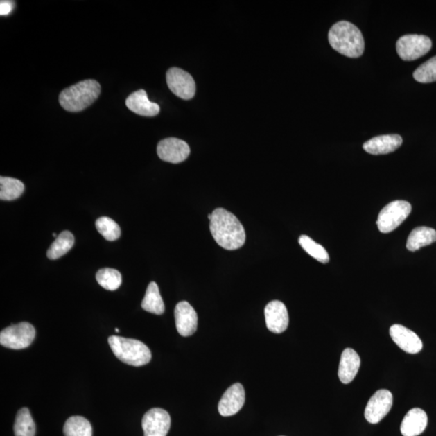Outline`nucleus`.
I'll use <instances>...</instances> for the list:
<instances>
[{
    "instance_id": "nucleus-1",
    "label": "nucleus",
    "mask_w": 436,
    "mask_h": 436,
    "mask_svg": "<svg viewBox=\"0 0 436 436\" xmlns=\"http://www.w3.org/2000/svg\"><path fill=\"white\" fill-rule=\"evenodd\" d=\"M210 232L220 247L228 251L241 248L246 241L243 225L232 213L218 208L212 213Z\"/></svg>"
},
{
    "instance_id": "nucleus-2",
    "label": "nucleus",
    "mask_w": 436,
    "mask_h": 436,
    "mask_svg": "<svg viewBox=\"0 0 436 436\" xmlns=\"http://www.w3.org/2000/svg\"><path fill=\"white\" fill-rule=\"evenodd\" d=\"M328 40L335 51L346 57L356 58L364 53L363 35L355 24L349 21L335 24L328 33Z\"/></svg>"
},
{
    "instance_id": "nucleus-3",
    "label": "nucleus",
    "mask_w": 436,
    "mask_h": 436,
    "mask_svg": "<svg viewBox=\"0 0 436 436\" xmlns=\"http://www.w3.org/2000/svg\"><path fill=\"white\" fill-rule=\"evenodd\" d=\"M101 91L99 82L87 80L63 90L60 96V103L63 109L68 112H81L96 101Z\"/></svg>"
},
{
    "instance_id": "nucleus-4",
    "label": "nucleus",
    "mask_w": 436,
    "mask_h": 436,
    "mask_svg": "<svg viewBox=\"0 0 436 436\" xmlns=\"http://www.w3.org/2000/svg\"><path fill=\"white\" fill-rule=\"evenodd\" d=\"M112 352L121 361L134 367L143 366L151 360V351L143 342L112 335L109 338Z\"/></svg>"
},
{
    "instance_id": "nucleus-5",
    "label": "nucleus",
    "mask_w": 436,
    "mask_h": 436,
    "mask_svg": "<svg viewBox=\"0 0 436 436\" xmlns=\"http://www.w3.org/2000/svg\"><path fill=\"white\" fill-rule=\"evenodd\" d=\"M411 209V204L406 200H394L381 209L376 220L377 227L381 233L394 232L408 218Z\"/></svg>"
},
{
    "instance_id": "nucleus-6",
    "label": "nucleus",
    "mask_w": 436,
    "mask_h": 436,
    "mask_svg": "<svg viewBox=\"0 0 436 436\" xmlns=\"http://www.w3.org/2000/svg\"><path fill=\"white\" fill-rule=\"evenodd\" d=\"M35 336V328L24 322L5 328L0 333V345L10 349H24L32 345Z\"/></svg>"
},
{
    "instance_id": "nucleus-7",
    "label": "nucleus",
    "mask_w": 436,
    "mask_h": 436,
    "mask_svg": "<svg viewBox=\"0 0 436 436\" xmlns=\"http://www.w3.org/2000/svg\"><path fill=\"white\" fill-rule=\"evenodd\" d=\"M432 46V40L428 37L417 34L404 35L396 44V52L404 61L418 60L428 53Z\"/></svg>"
},
{
    "instance_id": "nucleus-8",
    "label": "nucleus",
    "mask_w": 436,
    "mask_h": 436,
    "mask_svg": "<svg viewBox=\"0 0 436 436\" xmlns=\"http://www.w3.org/2000/svg\"><path fill=\"white\" fill-rule=\"evenodd\" d=\"M169 89L181 99H192L195 93V83L192 76L180 68L173 67L166 73Z\"/></svg>"
},
{
    "instance_id": "nucleus-9",
    "label": "nucleus",
    "mask_w": 436,
    "mask_h": 436,
    "mask_svg": "<svg viewBox=\"0 0 436 436\" xmlns=\"http://www.w3.org/2000/svg\"><path fill=\"white\" fill-rule=\"evenodd\" d=\"M393 394L387 390H380L372 396L367 403L365 416L367 422L376 424L381 422L390 412L393 406Z\"/></svg>"
},
{
    "instance_id": "nucleus-10",
    "label": "nucleus",
    "mask_w": 436,
    "mask_h": 436,
    "mask_svg": "<svg viewBox=\"0 0 436 436\" xmlns=\"http://www.w3.org/2000/svg\"><path fill=\"white\" fill-rule=\"evenodd\" d=\"M144 436H166L171 428L168 411L153 408L147 411L141 421Z\"/></svg>"
},
{
    "instance_id": "nucleus-11",
    "label": "nucleus",
    "mask_w": 436,
    "mask_h": 436,
    "mask_svg": "<svg viewBox=\"0 0 436 436\" xmlns=\"http://www.w3.org/2000/svg\"><path fill=\"white\" fill-rule=\"evenodd\" d=\"M157 154L162 160L171 164H180L188 159L190 148L184 141L169 138L160 141L157 146Z\"/></svg>"
},
{
    "instance_id": "nucleus-12",
    "label": "nucleus",
    "mask_w": 436,
    "mask_h": 436,
    "mask_svg": "<svg viewBox=\"0 0 436 436\" xmlns=\"http://www.w3.org/2000/svg\"><path fill=\"white\" fill-rule=\"evenodd\" d=\"M176 329L181 336L193 335L198 329V316L188 302H180L175 308Z\"/></svg>"
},
{
    "instance_id": "nucleus-13",
    "label": "nucleus",
    "mask_w": 436,
    "mask_h": 436,
    "mask_svg": "<svg viewBox=\"0 0 436 436\" xmlns=\"http://www.w3.org/2000/svg\"><path fill=\"white\" fill-rule=\"evenodd\" d=\"M264 315L269 331L275 334H281L286 331L290 317L285 304L280 301L269 302L264 310Z\"/></svg>"
},
{
    "instance_id": "nucleus-14",
    "label": "nucleus",
    "mask_w": 436,
    "mask_h": 436,
    "mask_svg": "<svg viewBox=\"0 0 436 436\" xmlns=\"http://www.w3.org/2000/svg\"><path fill=\"white\" fill-rule=\"evenodd\" d=\"M390 335L395 344L408 354H417L423 349L419 337L408 328L395 324L390 327Z\"/></svg>"
},
{
    "instance_id": "nucleus-15",
    "label": "nucleus",
    "mask_w": 436,
    "mask_h": 436,
    "mask_svg": "<svg viewBox=\"0 0 436 436\" xmlns=\"http://www.w3.org/2000/svg\"><path fill=\"white\" fill-rule=\"evenodd\" d=\"M245 403V390L240 383L234 384L225 392L218 404V411L224 417L236 415Z\"/></svg>"
},
{
    "instance_id": "nucleus-16",
    "label": "nucleus",
    "mask_w": 436,
    "mask_h": 436,
    "mask_svg": "<svg viewBox=\"0 0 436 436\" xmlns=\"http://www.w3.org/2000/svg\"><path fill=\"white\" fill-rule=\"evenodd\" d=\"M403 144V139L399 134H387L375 137L363 145L367 153L380 155L392 153Z\"/></svg>"
},
{
    "instance_id": "nucleus-17",
    "label": "nucleus",
    "mask_w": 436,
    "mask_h": 436,
    "mask_svg": "<svg viewBox=\"0 0 436 436\" xmlns=\"http://www.w3.org/2000/svg\"><path fill=\"white\" fill-rule=\"evenodd\" d=\"M127 107L134 114L144 116H155L160 112V107L156 103L151 102L145 90L137 91L127 98Z\"/></svg>"
},
{
    "instance_id": "nucleus-18",
    "label": "nucleus",
    "mask_w": 436,
    "mask_h": 436,
    "mask_svg": "<svg viewBox=\"0 0 436 436\" xmlns=\"http://www.w3.org/2000/svg\"><path fill=\"white\" fill-rule=\"evenodd\" d=\"M428 425V415L420 408L410 410L406 415L401 425L403 436H418L424 432Z\"/></svg>"
},
{
    "instance_id": "nucleus-19",
    "label": "nucleus",
    "mask_w": 436,
    "mask_h": 436,
    "mask_svg": "<svg viewBox=\"0 0 436 436\" xmlns=\"http://www.w3.org/2000/svg\"><path fill=\"white\" fill-rule=\"evenodd\" d=\"M360 367V358L357 352L351 349H346L341 355L339 374L342 383L349 384L354 380Z\"/></svg>"
},
{
    "instance_id": "nucleus-20",
    "label": "nucleus",
    "mask_w": 436,
    "mask_h": 436,
    "mask_svg": "<svg viewBox=\"0 0 436 436\" xmlns=\"http://www.w3.org/2000/svg\"><path fill=\"white\" fill-rule=\"evenodd\" d=\"M436 241V232L434 229L427 227H420L415 228L409 235L406 248L410 252L418 251L428 245Z\"/></svg>"
},
{
    "instance_id": "nucleus-21",
    "label": "nucleus",
    "mask_w": 436,
    "mask_h": 436,
    "mask_svg": "<svg viewBox=\"0 0 436 436\" xmlns=\"http://www.w3.org/2000/svg\"><path fill=\"white\" fill-rule=\"evenodd\" d=\"M141 308L144 311L161 315L165 311L164 302L160 295L159 288L155 282H150L146 292V295L141 302Z\"/></svg>"
},
{
    "instance_id": "nucleus-22",
    "label": "nucleus",
    "mask_w": 436,
    "mask_h": 436,
    "mask_svg": "<svg viewBox=\"0 0 436 436\" xmlns=\"http://www.w3.org/2000/svg\"><path fill=\"white\" fill-rule=\"evenodd\" d=\"M73 244H75V237L70 232L66 230L58 235L55 241L49 248L47 257L50 259H60L70 251Z\"/></svg>"
},
{
    "instance_id": "nucleus-23",
    "label": "nucleus",
    "mask_w": 436,
    "mask_h": 436,
    "mask_svg": "<svg viewBox=\"0 0 436 436\" xmlns=\"http://www.w3.org/2000/svg\"><path fill=\"white\" fill-rule=\"evenodd\" d=\"M15 436H35L36 425L28 408L18 411L14 425Z\"/></svg>"
},
{
    "instance_id": "nucleus-24",
    "label": "nucleus",
    "mask_w": 436,
    "mask_h": 436,
    "mask_svg": "<svg viewBox=\"0 0 436 436\" xmlns=\"http://www.w3.org/2000/svg\"><path fill=\"white\" fill-rule=\"evenodd\" d=\"M65 436H92L91 425L82 416H72L68 419L63 428Z\"/></svg>"
},
{
    "instance_id": "nucleus-25",
    "label": "nucleus",
    "mask_w": 436,
    "mask_h": 436,
    "mask_svg": "<svg viewBox=\"0 0 436 436\" xmlns=\"http://www.w3.org/2000/svg\"><path fill=\"white\" fill-rule=\"evenodd\" d=\"M24 185L21 180L11 177H0V199L14 200L23 194Z\"/></svg>"
},
{
    "instance_id": "nucleus-26",
    "label": "nucleus",
    "mask_w": 436,
    "mask_h": 436,
    "mask_svg": "<svg viewBox=\"0 0 436 436\" xmlns=\"http://www.w3.org/2000/svg\"><path fill=\"white\" fill-rule=\"evenodd\" d=\"M96 281L105 290L115 291L121 286V274L112 268H103L96 273Z\"/></svg>"
},
{
    "instance_id": "nucleus-27",
    "label": "nucleus",
    "mask_w": 436,
    "mask_h": 436,
    "mask_svg": "<svg viewBox=\"0 0 436 436\" xmlns=\"http://www.w3.org/2000/svg\"><path fill=\"white\" fill-rule=\"evenodd\" d=\"M299 244L310 254L311 256L315 258L316 261L322 263H326L330 261L329 254L326 250L321 246L320 244L313 241V240L307 236V235H302L298 239Z\"/></svg>"
},
{
    "instance_id": "nucleus-28",
    "label": "nucleus",
    "mask_w": 436,
    "mask_h": 436,
    "mask_svg": "<svg viewBox=\"0 0 436 436\" xmlns=\"http://www.w3.org/2000/svg\"><path fill=\"white\" fill-rule=\"evenodd\" d=\"M96 227L103 237L107 241H115L121 236V228L115 220L107 217L96 220Z\"/></svg>"
},
{
    "instance_id": "nucleus-29",
    "label": "nucleus",
    "mask_w": 436,
    "mask_h": 436,
    "mask_svg": "<svg viewBox=\"0 0 436 436\" xmlns=\"http://www.w3.org/2000/svg\"><path fill=\"white\" fill-rule=\"evenodd\" d=\"M413 76L416 81L421 83L436 82V56L419 67Z\"/></svg>"
},
{
    "instance_id": "nucleus-30",
    "label": "nucleus",
    "mask_w": 436,
    "mask_h": 436,
    "mask_svg": "<svg viewBox=\"0 0 436 436\" xmlns=\"http://www.w3.org/2000/svg\"><path fill=\"white\" fill-rule=\"evenodd\" d=\"M14 8V3L12 1H1L0 3V15L8 16L12 12Z\"/></svg>"
},
{
    "instance_id": "nucleus-31",
    "label": "nucleus",
    "mask_w": 436,
    "mask_h": 436,
    "mask_svg": "<svg viewBox=\"0 0 436 436\" xmlns=\"http://www.w3.org/2000/svg\"><path fill=\"white\" fill-rule=\"evenodd\" d=\"M115 331H116V333L120 332V331H119V328H116Z\"/></svg>"
},
{
    "instance_id": "nucleus-32",
    "label": "nucleus",
    "mask_w": 436,
    "mask_h": 436,
    "mask_svg": "<svg viewBox=\"0 0 436 436\" xmlns=\"http://www.w3.org/2000/svg\"><path fill=\"white\" fill-rule=\"evenodd\" d=\"M53 237H55H55H58V236H57V234H56L55 233H53Z\"/></svg>"
}]
</instances>
